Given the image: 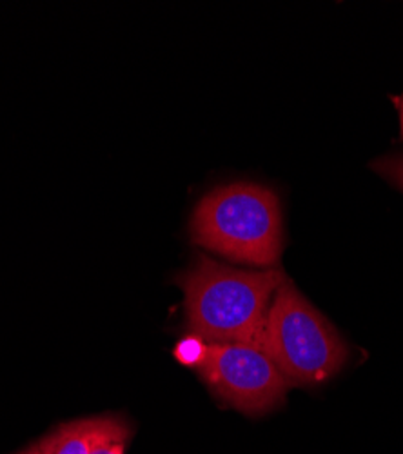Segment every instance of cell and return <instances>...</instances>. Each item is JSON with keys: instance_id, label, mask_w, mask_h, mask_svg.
Returning a JSON list of instances; mask_svg holds the SVG:
<instances>
[{"instance_id": "obj_1", "label": "cell", "mask_w": 403, "mask_h": 454, "mask_svg": "<svg viewBox=\"0 0 403 454\" xmlns=\"http://www.w3.org/2000/svg\"><path fill=\"white\" fill-rule=\"evenodd\" d=\"M283 278V271L275 268L245 271L198 254L176 284L184 289L193 334L207 344L260 346L269 306Z\"/></svg>"}, {"instance_id": "obj_2", "label": "cell", "mask_w": 403, "mask_h": 454, "mask_svg": "<svg viewBox=\"0 0 403 454\" xmlns=\"http://www.w3.org/2000/svg\"><path fill=\"white\" fill-rule=\"evenodd\" d=\"M191 239L229 260L269 270L283 247L278 197L252 182L216 187L195 207Z\"/></svg>"}, {"instance_id": "obj_3", "label": "cell", "mask_w": 403, "mask_h": 454, "mask_svg": "<svg viewBox=\"0 0 403 454\" xmlns=\"http://www.w3.org/2000/svg\"><path fill=\"white\" fill-rule=\"evenodd\" d=\"M260 348L289 386H316L335 376L347 360L337 329L287 278L273 296Z\"/></svg>"}, {"instance_id": "obj_4", "label": "cell", "mask_w": 403, "mask_h": 454, "mask_svg": "<svg viewBox=\"0 0 403 454\" xmlns=\"http://www.w3.org/2000/svg\"><path fill=\"white\" fill-rule=\"evenodd\" d=\"M211 391L245 414L276 409L287 393V380L260 346L209 344L198 369Z\"/></svg>"}, {"instance_id": "obj_5", "label": "cell", "mask_w": 403, "mask_h": 454, "mask_svg": "<svg viewBox=\"0 0 403 454\" xmlns=\"http://www.w3.org/2000/svg\"><path fill=\"white\" fill-rule=\"evenodd\" d=\"M128 433L129 426L119 416H93L60 426L39 447L41 454H93L102 440Z\"/></svg>"}, {"instance_id": "obj_6", "label": "cell", "mask_w": 403, "mask_h": 454, "mask_svg": "<svg viewBox=\"0 0 403 454\" xmlns=\"http://www.w3.org/2000/svg\"><path fill=\"white\" fill-rule=\"evenodd\" d=\"M207 351H209V344L205 340L191 333L180 340L173 355L182 365L200 369L207 358Z\"/></svg>"}, {"instance_id": "obj_7", "label": "cell", "mask_w": 403, "mask_h": 454, "mask_svg": "<svg viewBox=\"0 0 403 454\" xmlns=\"http://www.w3.org/2000/svg\"><path fill=\"white\" fill-rule=\"evenodd\" d=\"M384 176H387L391 182H394L403 192V157L385 159L375 166Z\"/></svg>"}, {"instance_id": "obj_8", "label": "cell", "mask_w": 403, "mask_h": 454, "mask_svg": "<svg viewBox=\"0 0 403 454\" xmlns=\"http://www.w3.org/2000/svg\"><path fill=\"white\" fill-rule=\"evenodd\" d=\"M129 438H131V433L105 438L95 447L93 454H126V445Z\"/></svg>"}, {"instance_id": "obj_9", "label": "cell", "mask_w": 403, "mask_h": 454, "mask_svg": "<svg viewBox=\"0 0 403 454\" xmlns=\"http://www.w3.org/2000/svg\"><path fill=\"white\" fill-rule=\"evenodd\" d=\"M22 454H41V447L39 445H33V447H29L26 452H22Z\"/></svg>"}, {"instance_id": "obj_10", "label": "cell", "mask_w": 403, "mask_h": 454, "mask_svg": "<svg viewBox=\"0 0 403 454\" xmlns=\"http://www.w3.org/2000/svg\"><path fill=\"white\" fill-rule=\"evenodd\" d=\"M399 121H401V133H403V98H401V104H399Z\"/></svg>"}]
</instances>
